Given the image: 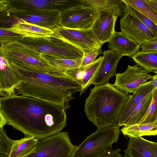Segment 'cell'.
Returning a JSON list of instances; mask_svg holds the SVG:
<instances>
[{"instance_id": "40", "label": "cell", "mask_w": 157, "mask_h": 157, "mask_svg": "<svg viewBox=\"0 0 157 157\" xmlns=\"http://www.w3.org/2000/svg\"><path fill=\"white\" fill-rule=\"evenodd\" d=\"M123 157H129L127 155H125Z\"/></svg>"}, {"instance_id": "35", "label": "cell", "mask_w": 157, "mask_h": 157, "mask_svg": "<svg viewBox=\"0 0 157 157\" xmlns=\"http://www.w3.org/2000/svg\"><path fill=\"white\" fill-rule=\"evenodd\" d=\"M140 51L157 52V40L148 42L141 46Z\"/></svg>"}, {"instance_id": "12", "label": "cell", "mask_w": 157, "mask_h": 157, "mask_svg": "<svg viewBox=\"0 0 157 157\" xmlns=\"http://www.w3.org/2000/svg\"><path fill=\"white\" fill-rule=\"evenodd\" d=\"M115 76L116 80L113 86L128 93H133L152 77L148 71L137 65H128L125 71L116 74Z\"/></svg>"}, {"instance_id": "4", "label": "cell", "mask_w": 157, "mask_h": 157, "mask_svg": "<svg viewBox=\"0 0 157 157\" xmlns=\"http://www.w3.org/2000/svg\"><path fill=\"white\" fill-rule=\"evenodd\" d=\"M0 56L8 63H13L28 71L67 77L64 72L50 65L40 53L31 50L18 42L0 44Z\"/></svg>"}, {"instance_id": "37", "label": "cell", "mask_w": 157, "mask_h": 157, "mask_svg": "<svg viewBox=\"0 0 157 157\" xmlns=\"http://www.w3.org/2000/svg\"><path fill=\"white\" fill-rule=\"evenodd\" d=\"M157 14V0H144Z\"/></svg>"}, {"instance_id": "25", "label": "cell", "mask_w": 157, "mask_h": 157, "mask_svg": "<svg viewBox=\"0 0 157 157\" xmlns=\"http://www.w3.org/2000/svg\"><path fill=\"white\" fill-rule=\"evenodd\" d=\"M153 91L136 107L124 123V126L138 124L147 110L152 98Z\"/></svg>"}, {"instance_id": "21", "label": "cell", "mask_w": 157, "mask_h": 157, "mask_svg": "<svg viewBox=\"0 0 157 157\" xmlns=\"http://www.w3.org/2000/svg\"><path fill=\"white\" fill-rule=\"evenodd\" d=\"M84 6L107 12L122 17L125 15L127 6L123 0H81Z\"/></svg>"}, {"instance_id": "5", "label": "cell", "mask_w": 157, "mask_h": 157, "mask_svg": "<svg viewBox=\"0 0 157 157\" xmlns=\"http://www.w3.org/2000/svg\"><path fill=\"white\" fill-rule=\"evenodd\" d=\"M84 6L81 0H1L0 11L9 13L37 12L61 13Z\"/></svg>"}, {"instance_id": "34", "label": "cell", "mask_w": 157, "mask_h": 157, "mask_svg": "<svg viewBox=\"0 0 157 157\" xmlns=\"http://www.w3.org/2000/svg\"><path fill=\"white\" fill-rule=\"evenodd\" d=\"M130 7L131 10L143 22L147 28L157 37V25L152 21L141 14L139 11L131 7Z\"/></svg>"}, {"instance_id": "39", "label": "cell", "mask_w": 157, "mask_h": 157, "mask_svg": "<svg viewBox=\"0 0 157 157\" xmlns=\"http://www.w3.org/2000/svg\"><path fill=\"white\" fill-rule=\"evenodd\" d=\"M6 124V120L2 115L0 113V128H3Z\"/></svg>"}, {"instance_id": "28", "label": "cell", "mask_w": 157, "mask_h": 157, "mask_svg": "<svg viewBox=\"0 0 157 157\" xmlns=\"http://www.w3.org/2000/svg\"><path fill=\"white\" fill-rule=\"evenodd\" d=\"M102 59V56H101L94 62L87 65L84 74L80 95L85 92L90 85L92 84L94 78L101 64Z\"/></svg>"}, {"instance_id": "32", "label": "cell", "mask_w": 157, "mask_h": 157, "mask_svg": "<svg viewBox=\"0 0 157 157\" xmlns=\"http://www.w3.org/2000/svg\"><path fill=\"white\" fill-rule=\"evenodd\" d=\"M0 30V44L15 42L24 38L23 36L7 30L4 27H1Z\"/></svg>"}, {"instance_id": "19", "label": "cell", "mask_w": 157, "mask_h": 157, "mask_svg": "<svg viewBox=\"0 0 157 157\" xmlns=\"http://www.w3.org/2000/svg\"><path fill=\"white\" fill-rule=\"evenodd\" d=\"M0 94L2 97L16 94L15 88L20 83L17 75L5 60L0 56Z\"/></svg>"}, {"instance_id": "1", "label": "cell", "mask_w": 157, "mask_h": 157, "mask_svg": "<svg viewBox=\"0 0 157 157\" xmlns=\"http://www.w3.org/2000/svg\"><path fill=\"white\" fill-rule=\"evenodd\" d=\"M0 113L6 124L41 140L61 132L66 126L63 106L35 98L16 94L0 98Z\"/></svg>"}, {"instance_id": "9", "label": "cell", "mask_w": 157, "mask_h": 157, "mask_svg": "<svg viewBox=\"0 0 157 157\" xmlns=\"http://www.w3.org/2000/svg\"><path fill=\"white\" fill-rule=\"evenodd\" d=\"M52 35L73 45L83 54L101 48L102 45L90 29L77 30L59 26Z\"/></svg>"}, {"instance_id": "14", "label": "cell", "mask_w": 157, "mask_h": 157, "mask_svg": "<svg viewBox=\"0 0 157 157\" xmlns=\"http://www.w3.org/2000/svg\"><path fill=\"white\" fill-rule=\"evenodd\" d=\"M102 54L101 64L92 83L95 86L109 83V80L115 75L118 63L121 58L110 49L104 51Z\"/></svg>"}, {"instance_id": "7", "label": "cell", "mask_w": 157, "mask_h": 157, "mask_svg": "<svg viewBox=\"0 0 157 157\" xmlns=\"http://www.w3.org/2000/svg\"><path fill=\"white\" fill-rule=\"evenodd\" d=\"M120 133L117 125L98 128L77 147L71 157H100L117 142Z\"/></svg>"}, {"instance_id": "29", "label": "cell", "mask_w": 157, "mask_h": 157, "mask_svg": "<svg viewBox=\"0 0 157 157\" xmlns=\"http://www.w3.org/2000/svg\"><path fill=\"white\" fill-rule=\"evenodd\" d=\"M157 120V88L153 91L152 98L147 110L137 124L154 122Z\"/></svg>"}, {"instance_id": "24", "label": "cell", "mask_w": 157, "mask_h": 157, "mask_svg": "<svg viewBox=\"0 0 157 157\" xmlns=\"http://www.w3.org/2000/svg\"><path fill=\"white\" fill-rule=\"evenodd\" d=\"M132 58L137 65L149 73H157V52L140 51Z\"/></svg>"}, {"instance_id": "22", "label": "cell", "mask_w": 157, "mask_h": 157, "mask_svg": "<svg viewBox=\"0 0 157 157\" xmlns=\"http://www.w3.org/2000/svg\"><path fill=\"white\" fill-rule=\"evenodd\" d=\"M121 131L124 136L129 138L156 136L157 135V120L148 123L124 126Z\"/></svg>"}, {"instance_id": "16", "label": "cell", "mask_w": 157, "mask_h": 157, "mask_svg": "<svg viewBox=\"0 0 157 157\" xmlns=\"http://www.w3.org/2000/svg\"><path fill=\"white\" fill-rule=\"evenodd\" d=\"M108 43V48L121 57L128 56L132 58L140 51L141 48V45L137 42L121 32L115 31Z\"/></svg>"}, {"instance_id": "38", "label": "cell", "mask_w": 157, "mask_h": 157, "mask_svg": "<svg viewBox=\"0 0 157 157\" xmlns=\"http://www.w3.org/2000/svg\"><path fill=\"white\" fill-rule=\"evenodd\" d=\"M152 85L154 87V90L157 88V73L153 75L151 80Z\"/></svg>"}, {"instance_id": "11", "label": "cell", "mask_w": 157, "mask_h": 157, "mask_svg": "<svg viewBox=\"0 0 157 157\" xmlns=\"http://www.w3.org/2000/svg\"><path fill=\"white\" fill-rule=\"evenodd\" d=\"M101 12L92 8L80 6L61 13L60 26L71 29H91Z\"/></svg>"}, {"instance_id": "36", "label": "cell", "mask_w": 157, "mask_h": 157, "mask_svg": "<svg viewBox=\"0 0 157 157\" xmlns=\"http://www.w3.org/2000/svg\"><path fill=\"white\" fill-rule=\"evenodd\" d=\"M121 148L113 149L111 146L100 157H123L119 152Z\"/></svg>"}, {"instance_id": "2", "label": "cell", "mask_w": 157, "mask_h": 157, "mask_svg": "<svg viewBox=\"0 0 157 157\" xmlns=\"http://www.w3.org/2000/svg\"><path fill=\"white\" fill-rule=\"evenodd\" d=\"M17 75L20 83L15 88L17 95L29 96L60 105L66 110L73 94L81 92V87L67 77L26 70L8 63Z\"/></svg>"}, {"instance_id": "8", "label": "cell", "mask_w": 157, "mask_h": 157, "mask_svg": "<svg viewBox=\"0 0 157 157\" xmlns=\"http://www.w3.org/2000/svg\"><path fill=\"white\" fill-rule=\"evenodd\" d=\"M68 133L61 132L38 141L34 148L23 157H71L77 147Z\"/></svg>"}, {"instance_id": "18", "label": "cell", "mask_w": 157, "mask_h": 157, "mask_svg": "<svg viewBox=\"0 0 157 157\" xmlns=\"http://www.w3.org/2000/svg\"><path fill=\"white\" fill-rule=\"evenodd\" d=\"M124 154L129 157H157V142L143 138L130 137Z\"/></svg>"}, {"instance_id": "13", "label": "cell", "mask_w": 157, "mask_h": 157, "mask_svg": "<svg viewBox=\"0 0 157 157\" xmlns=\"http://www.w3.org/2000/svg\"><path fill=\"white\" fill-rule=\"evenodd\" d=\"M61 13L58 11H46L6 14L11 25L17 20L21 19L30 23L54 30L60 26Z\"/></svg>"}, {"instance_id": "20", "label": "cell", "mask_w": 157, "mask_h": 157, "mask_svg": "<svg viewBox=\"0 0 157 157\" xmlns=\"http://www.w3.org/2000/svg\"><path fill=\"white\" fill-rule=\"evenodd\" d=\"M4 28L7 30L22 35L24 37H49L55 33L53 30L30 23L21 19L17 20L14 24L9 27Z\"/></svg>"}, {"instance_id": "10", "label": "cell", "mask_w": 157, "mask_h": 157, "mask_svg": "<svg viewBox=\"0 0 157 157\" xmlns=\"http://www.w3.org/2000/svg\"><path fill=\"white\" fill-rule=\"evenodd\" d=\"M127 6L126 13L120 20L121 32L141 46L157 40V37L136 15L130 7Z\"/></svg>"}, {"instance_id": "3", "label": "cell", "mask_w": 157, "mask_h": 157, "mask_svg": "<svg viewBox=\"0 0 157 157\" xmlns=\"http://www.w3.org/2000/svg\"><path fill=\"white\" fill-rule=\"evenodd\" d=\"M131 95L108 83L91 88L84 112L98 128L117 125L121 111Z\"/></svg>"}, {"instance_id": "17", "label": "cell", "mask_w": 157, "mask_h": 157, "mask_svg": "<svg viewBox=\"0 0 157 157\" xmlns=\"http://www.w3.org/2000/svg\"><path fill=\"white\" fill-rule=\"evenodd\" d=\"M154 90L151 80L143 84L131 95L121 112L117 124L119 126H124L136 107Z\"/></svg>"}, {"instance_id": "23", "label": "cell", "mask_w": 157, "mask_h": 157, "mask_svg": "<svg viewBox=\"0 0 157 157\" xmlns=\"http://www.w3.org/2000/svg\"><path fill=\"white\" fill-rule=\"evenodd\" d=\"M38 140L33 136H25L19 140H14L9 157H23L35 147Z\"/></svg>"}, {"instance_id": "33", "label": "cell", "mask_w": 157, "mask_h": 157, "mask_svg": "<svg viewBox=\"0 0 157 157\" xmlns=\"http://www.w3.org/2000/svg\"><path fill=\"white\" fill-rule=\"evenodd\" d=\"M101 48L96 49L83 54L80 66H86L96 61L97 56L103 53Z\"/></svg>"}, {"instance_id": "30", "label": "cell", "mask_w": 157, "mask_h": 157, "mask_svg": "<svg viewBox=\"0 0 157 157\" xmlns=\"http://www.w3.org/2000/svg\"><path fill=\"white\" fill-rule=\"evenodd\" d=\"M6 131L0 128V157H9L13 140L7 135Z\"/></svg>"}, {"instance_id": "6", "label": "cell", "mask_w": 157, "mask_h": 157, "mask_svg": "<svg viewBox=\"0 0 157 157\" xmlns=\"http://www.w3.org/2000/svg\"><path fill=\"white\" fill-rule=\"evenodd\" d=\"M16 41L36 52L61 59H79L83 55L76 48L53 36L44 38L24 37Z\"/></svg>"}, {"instance_id": "31", "label": "cell", "mask_w": 157, "mask_h": 157, "mask_svg": "<svg viewBox=\"0 0 157 157\" xmlns=\"http://www.w3.org/2000/svg\"><path fill=\"white\" fill-rule=\"evenodd\" d=\"M87 65L80 66L73 68L68 69L64 71L67 77L72 79L82 87L84 74Z\"/></svg>"}, {"instance_id": "27", "label": "cell", "mask_w": 157, "mask_h": 157, "mask_svg": "<svg viewBox=\"0 0 157 157\" xmlns=\"http://www.w3.org/2000/svg\"><path fill=\"white\" fill-rule=\"evenodd\" d=\"M125 3L136 10L157 25V14L144 0H123Z\"/></svg>"}, {"instance_id": "15", "label": "cell", "mask_w": 157, "mask_h": 157, "mask_svg": "<svg viewBox=\"0 0 157 157\" xmlns=\"http://www.w3.org/2000/svg\"><path fill=\"white\" fill-rule=\"evenodd\" d=\"M117 17L107 12H101L91 28L94 35L102 45L108 42L115 32V23Z\"/></svg>"}, {"instance_id": "26", "label": "cell", "mask_w": 157, "mask_h": 157, "mask_svg": "<svg viewBox=\"0 0 157 157\" xmlns=\"http://www.w3.org/2000/svg\"><path fill=\"white\" fill-rule=\"evenodd\" d=\"M40 54L50 65L64 72L67 69L80 66L82 58L79 59H61L46 54Z\"/></svg>"}]
</instances>
